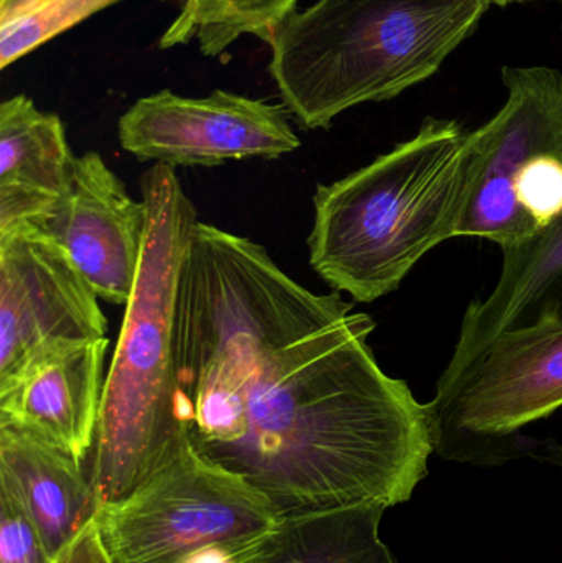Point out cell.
I'll use <instances>...</instances> for the list:
<instances>
[{
    "instance_id": "cell-1",
    "label": "cell",
    "mask_w": 562,
    "mask_h": 563,
    "mask_svg": "<svg viewBox=\"0 0 562 563\" xmlns=\"http://www.w3.org/2000/svg\"><path fill=\"white\" fill-rule=\"evenodd\" d=\"M309 290L250 238L197 221L175 318L195 449L279 516L409 501L434 453L428 404L370 346L376 323Z\"/></svg>"
},
{
    "instance_id": "cell-2",
    "label": "cell",
    "mask_w": 562,
    "mask_h": 563,
    "mask_svg": "<svg viewBox=\"0 0 562 563\" xmlns=\"http://www.w3.org/2000/svg\"><path fill=\"white\" fill-rule=\"evenodd\" d=\"M471 132L428 118L415 137L313 195L307 244L320 279L372 303L398 290L434 247L459 238L471 195Z\"/></svg>"
},
{
    "instance_id": "cell-3",
    "label": "cell",
    "mask_w": 562,
    "mask_h": 563,
    "mask_svg": "<svg viewBox=\"0 0 562 563\" xmlns=\"http://www.w3.org/2000/svg\"><path fill=\"white\" fill-rule=\"evenodd\" d=\"M141 197L147 207L144 253L106 373L88 475L98 505L131 493L187 439L178 417L175 318L198 213L167 165L142 175Z\"/></svg>"
},
{
    "instance_id": "cell-4",
    "label": "cell",
    "mask_w": 562,
    "mask_h": 563,
    "mask_svg": "<svg viewBox=\"0 0 562 563\" xmlns=\"http://www.w3.org/2000/svg\"><path fill=\"white\" fill-rule=\"evenodd\" d=\"M491 0H319L271 40L269 73L297 124L329 129L342 112L431 78L477 29Z\"/></svg>"
},
{
    "instance_id": "cell-5",
    "label": "cell",
    "mask_w": 562,
    "mask_h": 563,
    "mask_svg": "<svg viewBox=\"0 0 562 563\" xmlns=\"http://www.w3.org/2000/svg\"><path fill=\"white\" fill-rule=\"evenodd\" d=\"M562 407V313L554 305L442 371L428 402L434 453L497 463L527 453L520 435Z\"/></svg>"
},
{
    "instance_id": "cell-6",
    "label": "cell",
    "mask_w": 562,
    "mask_h": 563,
    "mask_svg": "<svg viewBox=\"0 0 562 563\" xmlns=\"http://www.w3.org/2000/svg\"><path fill=\"white\" fill-rule=\"evenodd\" d=\"M95 516L114 563H184L208 548L233 554L279 521L263 493L201 455L188 435L131 493L99 503Z\"/></svg>"
},
{
    "instance_id": "cell-7",
    "label": "cell",
    "mask_w": 562,
    "mask_h": 563,
    "mask_svg": "<svg viewBox=\"0 0 562 563\" xmlns=\"http://www.w3.org/2000/svg\"><path fill=\"white\" fill-rule=\"evenodd\" d=\"M104 338L99 297L66 251L36 228L0 233V390L45 357Z\"/></svg>"
},
{
    "instance_id": "cell-8",
    "label": "cell",
    "mask_w": 562,
    "mask_h": 563,
    "mask_svg": "<svg viewBox=\"0 0 562 563\" xmlns=\"http://www.w3.org/2000/svg\"><path fill=\"white\" fill-rule=\"evenodd\" d=\"M119 142L142 162L167 167H218L233 161H274L300 147L284 104L217 89L205 98L155 92L119 119Z\"/></svg>"
},
{
    "instance_id": "cell-9",
    "label": "cell",
    "mask_w": 562,
    "mask_h": 563,
    "mask_svg": "<svg viewBox=\"0 0 562 563\" xmlns=\"http://www.w3.org/2000/svg\"><path fill=\"white\" fill-rule=\"evenodd\" d=\"M504 82V108L471 132L474 178L459 230V238H482L502 250L537 231L515 198L521 172L541 155L562 157V73L505 66Z\"/></svg>"
},
{
    "instance_id": "cell-10",
    "label": "cell",
    "mask_w": 562,
    "mask_h": 563,
    "mask_svg": "<svg viewBox=\"0 0 562 563\" xmlns=\"http://www.w3.org/2000/svg\"><path fill=\"white\" fill-rule=\"evenodd\" d=\"M32 228L66 251L101 300L128 305L141 269L147 207L98 152L76 157L68 191Z\"/></svg>"
},
{
    "instance_id": "cell-11",
    "label": "cell",
    "mask_w": 562,
    "mask_h": 563,
    "mask_svg": "<svg viewBox=\"0 0 562 563\" xmlns=\"http://www.w3.org/2000/svg\"><path fill=\"white\" fill-rule=\"evenodd\" d=\"M109 340L68 347L33 364L0 390V426L13 427L85 462L95 446Z\"/></svg>"
},
{
    "instance_id": "cell-12",
    "label": "cell",
    "mask_w": 562,
    "mask_h": 563,
    "mask_svg": "<svg viewBox=\"0 0 562 563\" xmlns=\"http://www.w3.org/2000/svg\"><path fill=\"white\" fill-rule=\"evenodd\" d=\"M76 157L62 119L19 95L0 104V233L36 227L68 191Z\"/></svg>"
},
{
    "instance_id": "cell-13",
    "label": "cell",
    "mask_w": 562,
    "mask_h": 563,
    "mask_svg": "<svg viewBox=\"0 0 562 563\" xmlns=\"http://www.w3.org/2000/svg\"><path fill=\"white\" fill-rule=\"evenodd\" d=\"M0 478L19 492L53 558L98 509L82 462L9 426H0Z\"/></svg>"
},
{
    "instance_id": "cell-14",
    "label": "cell",
    "mask_w": 562,
    "mask_h": 563,
    "mask_svg": "<svg viewBox=\"0 0 562 563\" xmlns=\"http://www.w3.org/2000/svg\"><path fill=\"white\" fill-rule=\"evenodd\" d=\"M504 264L487 298H475L462 318L451 360L533 318L562 285V217L502 250Z\"/></svg>"
},
{
    "instance_id": "cell-15",
    "label": "cell",
    "mask_w": 562,
    "mask_h": 563,
    "mask_svg": "<svg viewBox=\"0 0 562 563\" xmlns=\"http://www.w3.org/2000/svg\"><path fill=\"white\" fill-rule=\"evenodd\" d=\"M386 506L359 505L279 516L266 534L233 552L236 563H398L379 538Z\"/></svg>"
},
{
    "instance_id": "cell-16",
    "label": "cell",
    "mask_w": 562,
    "mask_h": 563,
    "mask_svg": "<svg viewBox=\"0 0 562 563\" xmlns=\"http://www.w3.org/2000/svg\"><path fill=\"white\" fill-rule=\"evenodd\" d=\"M299 0H181L180 13L161 38V48L197 38L207 56H220L243 35L271 43L297 12Z\"/></svg>"
},
{
    "instance_id": "cell-17",
    "label": "cell",
    "mask_w": 562,
    "mask_h": 563,
    "mask_svg": "<svg viewBox=\"0 0 562 563\" xmlns=\"http://www.w3.org/2000/svg\"><path fill=\"white\" fill-rule=\"evenodd\" d=\"M115 2L119 0H65L29 19L0 26V68L5 69L86 16Z\"/></svg>"
},
{
    "instance_id": "cell-18",
    "label": "cell",
    "mask_w": 562,
    "mask_h": 563,
    "mask_svg": "<svg viewBox=\"0 0 562 563\" xmlns=\"http://www.w3.org/2000/svg\"><path fill=\"white\" fill-rule=\"evenodd\" d=\"M515 198L537 231L562 217V157L541 155L525 167L515 184Z\"/></svg>"
},
{
    "instance_id": "cell-19",
    "label": "cell",
    "mask_w": 562,
    "mask_h": 563,
    "mask_svg": "<svg viewBox=\"0 0 562 563\" xmlns=\"http://www.w3.org/2000/svg\"><path fill=\"white\" fill-rule=\"evenodd\" d=\"M0 563H53L19 492L0 478Z\"/></svg>"
},
{
    "instance_id": "cell-20",
    "label": "cell",
    "mask_w": 562,
    "mask_h": 563,
    "mask_svg": "<svg viewBox=\"0 0 562 563\" xmlns=\"http://www.w3.org/2000/svg\"><path fill=\"white\" fill-rule=\"evenodd\" d=\"M53 563H114L92 516L53 558Z\"/></svg>"
},
{
    "instance_id": "cell-21",
    "label": "cell",
    "mask_w": 562,
    "mask_h": 563,
    "mask_svg": "<svg viewBox=\"0 0 562 563\" xmlns=\"http://www.w3.org/2000/svg\"><path fill=\"white\" fill-rule=\"evenodd\" d=\"M62 2L65 0H0V26L29 19Z\"/></svg>"
},
{
    "instance_id": "cell-22",
    "label": "cell",
    "mask_w": 562,
    "mask_h": 563,
    "mask_svg": "<svg viewBox=\"0 0 562 563\" xmlns=\"http://www.w3.org/2000/svg\"><path fill=\"white\" fill-rule=\"evenodd\" d=\"M531 455L538 456L540 460L553 463V465L561 466L562 468V446L560 443L554 442H533L531 440L530 452Z\"/></svg>"
},
{
    "instance_id": "cell-23",
    "label": "cell",
    "mask_w": 562,
    "mask_h": 563,
    "mask_svg": "<svg viewBox=\"0 0 562 563\" xmlns=\"http://www.w3.org/2000/svg\"><path fill=\"white\" fill-rule=\"evenodd\" d=\"M184 563H236L233 554L224 548H208L203 551L195 552Z\"/></svg>"
},
{
    "instance_id": "cell-24",
    "label": "cell",
    "mask_w": 562,
    "mask_h": 563,
    "mask_svg": "<svg viewBox=\"0 0 562 563\" xmlns=\"http://www.w3.org/2000/svg\"><path fill=\"white\" fill-rule=\"evenodd\" d=\"M491 2H495L497 5H508V3L524 2V0H491Z\"/></svg>"
},
{
    "instance_id": "cell-25",
    "label": "cell",
    "mask_w": 562,
    "mask_h": 563,
    "mask_svg": "<svg viewBox=\"0 0 562 563\" xmlns=\"http://www.w3.org/2000/svg\"><path fill=\"white\" fill-rule=\"evenodd\" d=\"M560 2L562 3V0H560Z\"/></svg>"
}]
</instances>
